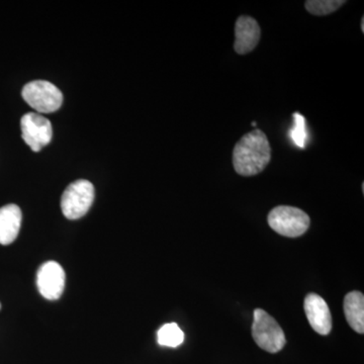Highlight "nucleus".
I'll return each mask as SVG.
<instances>
[{
    "label": "nucleus",
    "mask_w": 364,
    "mask_h": 364,
    "mask_svg": "<svg viewBox=\"0 0 364 364\" xmlns=\"http://www.w3.org/2000/svg\"><path fill=\"white\" fill-rule=\"evenodd\" d=\"M272 160V147L267 135L254 130L242 136L235 146L233 165L242 176H254L261 173Z\"/></svg>",
    "instance_id": "f257e3e1"
},
{
    "label": "nucleus",
    "mask_w": 364,
    "mask_h": 364,
    "mask_svg": "<svg viewBox=\"0 0 364 364\" xmlns=\"http://www.w3.org/2000/svg\"><path fill=\"white\" fill-rule=\"evenodd\" d=\"M252 336L256 344L269 353L282 350L287 343L286 335L279 323L261 309L254 311Z\"/></svg>",
    "instance_id": "f03ea898"
},
{
    "label": "nucleus",
    "mask_w": 364,
    "mask_h": 364,
    "mask_svg": "<svg viewBox=\"0 0 364 364\" xmlns=\"http://www.w3.org/2000/svg\"><path fill=\"white\" fill-rule=\"evenodd\" d=\"M310 217L301 208L279 205L268 215V225L277 234L296 238L306 233L310 227Z\"/></svg>",
    "instance_id": "7ed1b4c3"
},
{
    "label": "nucleus",
    "mask_w": 364,
    "mask_h": 364,
    "mask_svg": "<svg viewBox=\"0 0 364 364\" xmlns=\"http://www.w3.org/2000/svg\"><path fill=\"white\" fill-rule=\"evenodd\" d=\"M95 186L80 179L69 184L61 198L62 213L69 220H78L87 214L95 200Z\"/></svg>",
    "instance_id": "20e7f679"
},
{
    "label": "nucleus",
    "mask_w": 364,
    "mask_h": 364,
    "mask_svg": "<svg viewBox=\"0 0 364 364\" xmlns=\"http://www.w3.org/2000/svg\"><path fill=\"white\" fill-rule=\"evenodd\" d=\"M23 100L33 109L43 114L58 111L63 104V95L56 85L46 80H36L25 85Z\"/></svg>",
    "instance_id": "39448f33"
},
{
    "label": "nucleus",
    "mask_w": 364,
    "mask_h": 364,
    "mask_svg": "<svg viewBox=\"0 0 364 364\" xmlns=\"http://www.w3.org/2000/svg\"><path fill=\"white\" fill-rule=\"evenodd\" d=\"M21 136L33 152H39L52 140V124L47 117L28 112L21 119Z\"/></svg>",
    "instance_id": "423d86ee"
},
{
    "label": "nucleus",
    "mask_w": 364,
    "mask_h": 364,
    "mask_svg": "<svg viewBox=\"0 0 364 364\" xmlns=\"http://www.w3.org/2000/svg\"><path fill=\"white\" fill-rule=\"evenodd\" d=\"M37 286L40 294L49 301H56L65 289V272L59 263L48 261L41 265L37 273Z\"/></svg>",
    "instance_id": "0eeeda50"
},
{
    "label": "nucleus",
    "mask_w": 364,
    "mask_h": 364,
    "mask_svg": "<svg viewBox=\"0 0 364 364\" xmlns=\"http://www.w3.org/2000/svg\"><path fill=\"white\" fill-rule=\"evenodd\" d=\"M306 318L311 327L323 336L332 330V316L325 299L317 294H309L304 304Z\"/></svg>",
    "instance_id": "6e6552de"
},
{
    "label": "nucleus",
    "mask_w": 364,
    "mask_h": 364,
    "mask_svg": "<svg viewBox=\"0 0 364 364\" xmlns=\"http://www.w3.org/2000/svg\"><path fill=\"white\" fill-rule=\"evenodd\" d=\"M260 26L251 16H242L235 26L234 49L239 55L248 54L259 43Z\"/></svg>",
    "instance_id": "1a4fd4ad"
},
{
    "label": "nucleus",
    "mask_w": 364,
    "mask_h": 364,
    "mask_svg": "<svg viewBox=\"0 0 364 364\" xmlns=\"http://www.w3.org/2000/svg\"><path fill=\"white\" fill-rule=\"evenodd\" d=\"M21 210L16 205L0 208V244L9 245L20 233Z\"/></svg>",
    "instance_id": "9d476101"
},
{
    "label": "nucleus",
    "mask_w": 364,
    "mask_h": 364,
    "mask_svg": "<svg viewBox=\"0 0 364 364\" xmlns=\"http://www.w3.org/2000/svg\"><path fill=\"white\" fill-rule=\"evenodd\" d=\"M344 313L354 331L364 333V296L360 291H351L344 299Z\"/></svg>",
    "instance_id": "9b49d317"
},
{
    "label": "nucleus",
    "mask_w": 364,
    "mask_h": 364,
    "mask_svg": "<svg viewBox=\"0 0 364 364\" xmlns=\"http://www.w3.org/2000/svg\"><path fill=\"white\" fill-rule=\"evenodd\" d=\"M157 341L161 346L176 348L183 343L184 333L176 323H169L160 328L157 333Z\"/></svg>",
    "instance_id": "f8f14e48"
},
{
    "label": "nucleus",
    "mask_w": 364,
    "mask_h": 364,
    "mask_svg": "<svg viewBox=\"0 0 364 364\" xmlns=\"http://www.w3.org/2000/svg\"><path fill=\"white\" fill-rule=\"evenodd\" d=\"M344 4L343 0H308L305 6L311 14L321 16L334 13Z\"/></svg>",
    "instance_id": "ddd939ff"
},
{
    "label": "nucleus",
    "mask_w": 364,
    "mask_h": 364,
    "mask_svg": "<svg viewBox=\"0 0 364 364\" xmlns=\"http://www.w3.org/2000/svg\"><path fill=\"white\" fill-rule=\"evenodd\" d=\"M294 124L293 129L289 131V136H291L293 142L301 149H305L306 141H308V132H306L305 117L301 114H294Z\"/></svg>",
    "instance_id": "4468645a"
},
{
    "label": "nucleus",
    "mask_w": 364,
    "mask_h": 364,
    "mask_svg": "<svg viewBox=\"0 0 364 364\" xmlns=\"http://www.w3.org/2000/svg\"><path fill=\"white\" fill-rule=\"evenodd\" d=\"M361 32L364 33V18L361 20Z\"/></svg>",
    "instance_id": "2eb2a0df"
},
{
    "label": "nucleus",
    "mask_w": 364,
    "mask_h": 364,
    "mask_svg": "<svg viewBox=\"0 0 364 364\" xmlns=\"http://www.w3.org/2000/svg\"><path fill=\"white\" fill-rule=\"evenodd\" d=\"M256 124H257V123H256V122H253V123H252V126H253V127H256Z\"/></svg>",
    "instance_id": "dca6fc26"
},
{
    "label": "nucleus",
    "mask_w": 364,
    "mask_h": 364,
    "mask_svg": "<svg viewBox=\"0 0 364 364\" xmlns=\"http://www.w3.org/2000/svg\"><path fill=\"white\" fill-rule=\"evenodd\" d=\"M0 309H1V304H0Z\"/></svg>",
    "instance_id": "f3484780"
}]
</instances>
